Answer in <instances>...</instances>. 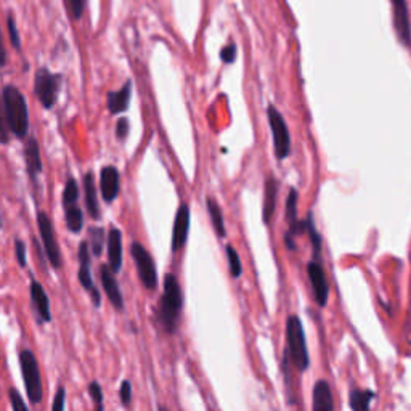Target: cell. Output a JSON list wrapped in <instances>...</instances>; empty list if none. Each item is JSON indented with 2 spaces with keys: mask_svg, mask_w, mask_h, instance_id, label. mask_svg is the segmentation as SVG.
Returning <instances> with one entry per match:
<instances>
[{
  "mask_svg": "<svg viewBox=\"0 0 411 411\" xmlns=\"http://www.w3.org/2000/svg\"><path fill=\"white\" fill-rule=\"evenodd\" d=\"M297 201H299V193H297L296 188H290V193H287L286 198V222L290 225V228L296 226L297 222H299V217H297Z\"/></svg>",
  "mask_w": 411,
  "mask_h": 411,
  "instance_id": "4316f807",
  "label": "cell"
},
{
  "mask_svg": "<svg viewBox=\"0 0 411 411\" xmlns=\"http://www.w3.org/2000/svg\"><path fill=\"white\" fill-rule=\"evenodd\" d=\"M312 408L315 411H333L334 410V399L331 386L328 381L321 379L316 381L314 386V403Z\"/></svg>",
  "mask_w": 411,
  "mask_h": 411,
  "instance_id": "ffe728a7",
  "label": "cell"
},
{
  "mask_svg": "<svg viewBox=\"0 0 411 411\" xmlns=\"http://www.w3.org/2000/svg\"><path fill=\"white\" fill-rule=\"evenodd\" d=\"M375 397L376 392H373L371 389L352 387L351 392H349V406H351L353 411H368Z\"/></svg>",
  "mask_w": 411,
  "mask_h": 411,
  "instance_id": "7402d4cb",
  "label": "cell"
},
{
  "mask_svg": "<svg viewBox=\"0 0 411 411\" xmlns=\"http://www.w3.org/2000/svg\"><path fill=\"white\" fill-rule=\"evenodd\" d=\"M268 124L272 129L273 137V151H275L277 159H286L291 154V134L287 129L285 117L275 105H268L267 108Z\"/></svg>",
  "mask_w": 411,
  "mask_h": 411,
  "instance_id": "8992f818",
  "label": "cell"
},
{
  "mask_svg": "<svg viewBox=\"0 0 411 411\" xmlns=\"http://www.w3.org/2000/svg\"><path fill=\"white\" fill-rule=\"evenodd\" d=\"M130 132V124L127 117H119L116 122V139L119 141H124L129 137Z\"/></svg>",
  "mask_w": 411,
  "mask_h": 411,
  "instance_id": "836d02e7",
  "label": "cell"
},
{
  "mask_svg": "<svg viewBox=\"0 0 411 411\" xmlns=\"http://www.w3.org/2000/svg\"><path fill=\"white\" fill-rule=\"evenodd\" d=\"M236 55H238V49H236L235 44L225 45L224 49L220 50V60L224 61L225 64L235 63V61H236Z\"/></svg>",
  "mask_w": 411,
  "mask_h": 411,
  "instance_id": "e575fe53",
  "label": "cell"
},
{
  "mask_svg": "<svg viewBox=\"0 0 411 411\" xmlns=\"http://www.w3.org/2000/svg\"><path fill=\"white\" fill-rule=\"evenodd\" d=\"M307 277H309L312 290H314V297L318 307H326L329 297V285L326 280V273L321 261H310L307 263Z\"/></svg>",
  "mask_w": 411,
  "mask_h": 411,
  "instance_id": "30bf717a",
  "label": "cell"
},
{
  "mask_svg": "<svg viewBox=\"0 0 411 411\" xmlns=\"http://www.w3.org/2000/svg\"><path fill=\"white\" fill-rule=\"evenodd\" d=\"M116 273L111 270L110 266H106V263H103L100 267V280H102V286L103 291H105V294L108 299H110L111 305L115 307L117 312H124L126 309V302H124V296H122L121 287L117 285Z\"/></svg>",
  "mask_w": 411,
  "mask_h": 411,
  "instance_id": "4fadbf2b",
  "label": "cell"
},
{
  "mask_svg": "<svg viewBox=\"0 0 411 411\" xmlns=\"http://www.w3.org/2000/svg\"><path fill=\"white\" fill-rule=\"evenodd\" d=\"M190 206L187 202H182L178 206L176 220H174V230H172V251L178 253L183 249V246L187 244L188 231H190Z\"/></svg>",
  "mask_w": 411,
  "mask_h": 411,
  "instance_id": "7c38bea8",
  "label": "cell"
},
{
  "mask_svg": "<svg viewBox=\"0 0 411 411\" xmlns=\"http://www.w3.org/2000/svg\"><path fill=\"white\" fill-rule=\"evenodd\" d=\"M2 100L7 113V122L10 132L18 139H25L30 132V111L27 102L21 91L15 86H5L2 91Z\"/></svg>",
  "mask_w": 411,
  "mask_h": 411,
  "instance_id": "7a4b0ae2",
  "label": "cell"
},
{
  "mask_svg": "<svg viewBox=\"0 0 411 411\" xmlns=\"http://www.w3.org/2000/svg\"><path fill=\"white\" fill-rule=\"evenodd\" d=\"M292 366L299 373H304L310 366V355L307 349V339L302 321L297 315L287 316L286 321V349Z\"/></svg>",
  "mask_w": 411,
  "mask_h": 411,
  "instance_id": "3957f363",
  "label": "cell"
},
{
  "mask_svg": "<svg viewBox=\"0 0 411 411\" xmlns=\"http://www.w3.org/2000/svg\"><path fill=\"white\" fill-rule=\"evenodd\" d=\"M30 296H31V304L34 307L37 316H39V323H49L51 320V314H50V301L49 296L39 281L36 278H31V285H30Z\"/></svg>",
  "mask_w": 411,
  "mask_h": 411,
  "instance_id": "9a60e30c",
  "label": "cell"
},
{
  "mask_svg": "<svg viewBox=\"0 0 411 411\" xmlns=\"http://www.w3.org/2000/svg\"><path fill=\"white\" fill-rule=\"evenodd\" d=\"M8 397H10V403H12V408L20 411V410H27V405L25 403V400L21 399V395L18 394L16 389H12L8 390Z\"/></svg>",
  "mask_w": 411,
  "mask_h": 411,
  "instance_id": "8d00e7d4",
  "label": "cell"
},
{
  "mask_svg": "<svg viewBox=\"0 0 411 411\" xmlns=\"http://www.w3.org/2000/svg\"><path fill=\"white\" fill-rule=\"evenodd\" d=\"M108 266L115 273L122 270V231L117 226H111L108 231Z\"/></svg>",
  "mask_w": 411,
  "mask_h": 411,
  "instance_id": "2e32d148",
  "label": "cell"
},
{
  "mask_svg": "<svg viewBox=\"0 0 411 411\" xmlns=\"http://www.w3.org/2000/svg\"><path fill=\"white\" fill-rule=\"evenodd\" d=\"M64 3L69 16L74 21H79L84 15V10H86V0H64Z\"/></svg>",
  "mask_w": 411,
  "mask_h": 411,
  "instance_id": "f546056e",
  "label": "cell"
},
{
  "mask_svg": "<svg viewBox=\"0 0 411 411\" xmlns=\"http://www.w3.org/2000/svg\"><path fill=\"white\" fill-rule=\"evenodd\" d=\"M225 253H226V261H228L230 275L233 278H239L243 275V263H241L239 254L236 253V249L230 244L225 248Z\"/></svg>",
  "mask_w": 411,
  "mask_h": 411,
  "instance_id": "f1b7e54d",
  "label": "cell"
},
{
  "mask_svg": "<svg viewBox=\"0 0 411 411\" xmlns=\"http://www.w3.org/2000/svg\"><path fill=\"white\" fill-rule=\"evenodd\" d=\"M78 200H79L78 182H75L74 177H69L68 180H66L63 196H61V204H63V207L66 209V207L78 204Z\"/></svg>",
  "mask_w": 411,
  "mask_h": 411,
  "instance_id": "83f0119b",
  "label": "cell"
},
{
  "mask_svg": "<svg viewBox=\"0 0 411 411\" xmlns=\"http://www.w3.org/2000/svg\"><path fill=\"white\" fill-rule=\"evenodd\" d=\"M307 231L305 233H309L310 238V244H312V256H314L315 261H321V251H323V238H321V235L316 231L315 222H314V214L309 212L307 214Z\"/></svg>",
  "mask_w": 411,
  "mask_h": 411,
  "instance_id": "cb8c5ba5",
  "label": "cell"
},
{
  "mask_svg": "<svg viewBox=\"0 0 411 411\" xmlns=\"http://www.w3.org/2000/svg\"><path fill=\"white\" fill-rule=\"evenodd\" d=\"M278 190H280V182H278L273 176H268L266 180V187H263V209H262V219L266 225H270L273 214H275Z\"/></svg>",
  "mask_w": 411,
  "mask_h": 411,
  "instance_id": "e0dca14e",
  "label": "cell"
},
{
  "mask_svg": "<svg viewBox=\"0 0 411 411\" xmlns=\"http://www.w3.org/2000/svg\"><path fill=\"white\" fill-rule=\"evenodd\" d=\"M7 64V50L3 45V37H2V30H0V68Z\"/></svg>",
  "mask_w": 411,
  "mask_h": 411,
  "instance_id": "ab89813d",
  "label": "cell"
},
{
  "mask_svg": "<svg viewBox=\"0 0 411 411\" xmlns=\"http://www.w3.org/2000/svg\"><path fill=\"white\" fill-rule=\"evenodd\" d=\"M89 394H91L97 408L103 410V390H102V386L98 384L97 381L91 382V386H89Z\"/></svg>",
  "mask_w": 411,
  "mask_h": 411,
  "instance_id": "d6a6232c",
  "label": "cell"
},
{
  "mask_svg": "<svg viewBox=\"0 0 411 411\" xmlns=\"http://www.w3.org/2000/svg\"><path fill=\"white\" fill-rule=\"evenodd\" d=\"M100 191L103 201L111 204L119 196L121 174L115 166H105L100 172Z\"/></svg>",
  "mask_w": 411,
  "mask_h": 411,
  "instance_id": "5bb4252c",
  "label": "cell"
},
{
  "mask_svg": "<svg viewBox=\"0 0 411 411\" xmlns=\"http://www.w3.org/2000/svg\"><path fill=\"white\" fill-rule=\"evenodd\" d=\"M18 358H20V368L27 399H30L32 405H39L42 399H44V386H42L39 363H37L34 352L30 351V349H23V351L18 352Z\"/></svg>",
  "mask_w": 411,
  "mask_h": 411,
  "instance_id": "277c9868",
  "label": "cell"
},
{
  "mask_svg": "<svg viewBox=\"0 0 411 411\" xmlns=\"http://www.w3.org/2000/svg\"><path fill=\"white\" fill-rule=\"evenodd\" d=\"M206 206H207V212H209L212 226H214L217 236H219V238H225V235H226L225 220H224V214H222V209H220L219 202H217L214 200V198L207 196Z\"/></svg>",
  "mask_w": 411,
  "mask_h": 411,
  "instance_id": "603a6c76",
  "label": "cell"
},
{
  "mask_svg": "<svg viewBox=\"0 0 411 411\" xmlns=\"http://www.w3.org/2000/svg\"><path fill=\"white\" fill-rule=\"evenodd\" d=\"M105 230L102 226H91L89 228V246L91 251L95 257H100L103 253V246H105Z\"/></svg>",
  "mask_w": 411,
  "mask_h": 411,
  "instance_id": "484cf974",
  "label": "cell"
},
{
  "mask_svg": "<svg viewBox=\"0 0 411 411\" xmlns=\"http://www.w3.org/2000/svg\"><path fill=\"white\" fill-rule=\"evenodd\" d=\"M8 132H10V127H8V122H7L5 106H3V100L2 97H0V143L2 145H7L8 140H10Z\"/></svg>",
  "mask_w": 411,
  "mask_h": 411,
  "instance_id": "4dcf8cb0",
  "label": "cell"
},
{
  "mask_svg": "<svg viewBox=\"0 0 411 411\" xmlns=\"http://www.w3.org/2000/svg\"><path fill=\"white\" fill-rule=\"evenodd\" d=\"M130 98H132V80H127L119 91L108 92V97H106L108 110H110L113 116L121 115V113H124L127 108H129Z\"/></svg>",
  "mask_w": 411,
  "mask_h": 411,
  "instance_id": "ac0fdd59",
  "label": "cell"
},
{
  "mask_svg": "<svg viewBox=\"0 0 411 411\" xmlns=\"http://www.w3.org/2000/svg\"><path fill=\"white\" fill-rule=\"evenodd\" d=\"M130 254L135 262L140 281L143 283L146 290H156V287H158V272H156L154 259L148 253V249L141 243H139V241H134V243L130 244Z\"/></svg>",
  "mask_w": 411,
  "mask_h": 411,
  "instance_id": "52a82bcc",
  "label": "cell"
},
{
  "mask_svg": "<svg viewBox=\"0 0 411 411\" xmlns=\"http://www.w3.org/2000/svg\"><path fill=\"white\" fill-rule=\"evenodd\" d=\"M119 397H121L122 405L130 406V403H132V386H130L129 381H122Z\"/></svg>",
  "mask_w": 411,
  "mask_h": 411,
  "instance_id": "74e56055",
  "label": "cell"
},
{
  "mask_svg": "<svg viewBox=\"0 0 411 411\" xmlns=\"http://www.w3.org/2000/svg\"><path fill=\"white\" fill-rule=\"evenodd\" d=\"M61 75L51 73L49 68H39L34 75V93L45 110H51L58 100Z\"/></svg>",
  "mask_w": 411,
  "mask_h": 411,
  "instance_id": "5b68a950",
  "label": "cell"
},
{
  "mask_svg": "<svg viewBox=\"0 0 411 411\" xmlns=\"http://www.w3.org/2000/svg\"><path fill=\"white\" fill-rule=\"evenodd\" d=\"M64 397H66L64 387H58V390H56L55 399H54V405H51V411H63L64 410Z\"/></svg>",
  "mask_w": 411,
  "mask_h": 411,
  "instance_id": "f35d334b",
  "label": "cell"
},
{
  "mask_svg": "<svg viewBox=\"0 0 411 411\" xmlns=\"http://www.w3.org/2000/svg\"><path fill=\"white\" fill-rule=\"evenodd\" d=\"M37 226H39V233L42 238V246H44L45 256L51 263V267L58 270V268H61V266H63V261H61L60 244L55 236L54 225H51V220L47 212L40 211L39 214H37Z\"/></svg>",
  "mask_w": 411,
  "mask_h": 411,
  "instance_id": "ba28073f",
  "label": "cell"
},
{
  "mask_svg": "<svg viewBox=\"0 0 411 411\" xmlns=\"http://www.w3.org/2000/svg\"><path fill=\"white\" fill-rule=\"evenodd\" d=\"M84 198H86V209L89 215H91L93 220H100L102 212L100 206H98L97 183L92 172H87L86 176H84Z\"/></svg>",
  "mask_w": 411,
  "mask_h": 411,
  "instance_id": "44dd1931",
  "label": "cell"
},
{
  "mask_svg": "<svg viewBox=\"0 0 411 411\" xmlns=\"http://www.w3.org/2000/svg\"><path fill=\"white\" fill-rule=\"evenodd\" d=\"M183 309V292L178 285L177 277L174 273H167L164 277V290L159 301V325L169 334H174L178 325V316Z\"/></svg>",
  "mask_w": 411,
  "mask_h": 411,
  "instance_id": "6da1fadb",
  "label": "cell"
},
{
  "mask_svg": "<svg viewBox=\"0 0 411 411\" xmlns=\"http://www.w3.org/2000/svg\"><path fill=\"white\" fill-rule=\"evenodd\" d=\"M7 27H8V37H10V44L13 45V49L20 51L21 50V37H20V32H18L15 18H13L12 13L8 15Z\"/></svg>",
  "mask_w": 411,
  "mask_h": 411,
  "instance_id": "1f68e13d",
  "label": "cell"
},
{
  "mask_svg": "<svg viewBox=\"0 0 411 411\" xmlns=\"http://www.w3.org/2000/svg\"><path fill=\"white\" fill-rule=\"evenodd\" d=\"M79 283L80 286L86 290L92 297V302L95 307L102 305V296L95 283L92 280V272H91V246L89 241H82L79 244Z\"/></svg>",
  "mask_w": 411,
  "mask_h": 411,
  "instance_id": "9c48e42d",
  "label": "cell"
},
{
  "mask_svg": "<svg viewBox=\"0 0 411 411\" xmlns=\"http://www.w3.org/2000/svg\"><path fill=\"white\" fill-rule=\"evenodd\" d=\"M392 10H394V26L395 32L401 45L411 50V21L410 10L406 0H392Z\"/></svg>",
  "mask_w": 411,
  "mask_h": 411,
  "instance_id": "8fae6325",
  "label": "cell"
},
{
  "mask_svg": "<svg viewBox=\"0 0 411 411\" xmlns=\"http://www.w3.org/2000/svg\"><path fill=\"white\" fill-rule=\"evenodd\" d=\"M15 256H16V262L20 263V267H26V244L25 241L16 238L15 239Z\"/></svg>",
  "mask_w": 411,
  "mask_h": 411,
  "instance_id": "d590c367",
  "label": "cell"
},
{
  "mask_svg": "<svg viewBox=\"0 0 411 411\" xmlns=\"http://www.w3.org/2000/svg\"><path fill=\"white\" fill-rule=\"evenodd\" d=\"M25 161H26V167H27V174L32 180L36 182L37 176H40L42 171V158H40V150H39V143L34 137H30L25 143Z\"/></svg>",
  "mask_w": 411,
  "mask_h": 411,
  "instance_id": "d6986e66",
  "label": "cell"
},
{
  "mask_svg": "<svg viewBox=\"0 0 411 411\" xmlns=\"http://www.w3.org/2000/svg\"><path fill=\"white\" fill-rule=\"evenodd\" d=\"M66 214V226L71 233L79 235L84 228V212L78 206H71L64 209Z\"/></svg>",
  "mask_w": 411,
  "mask_h": 411,
  "instance_id": "d4e9b609",
  "label": "cell"
}]
</instances>
